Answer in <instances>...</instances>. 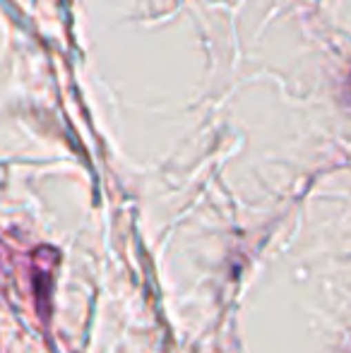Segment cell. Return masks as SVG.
<instances>
[{"mask_svg":"<svg viewBox=\"0 0 351 353\" xmlns=\"http://www.w3.org/2000/svg\"><path fill=\"white\" fill-rule=\"evenodd\" d=\"M349 89H351V74H349Z\"/></svg>","mask_w":351,"mask_h":353,"instance_id":"cell-1","label":"cell"}]
</instances>
